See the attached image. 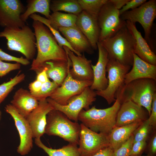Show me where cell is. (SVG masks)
Instances as JSON below:
<instances>
[{"label":"cell","instance_id":"1","mask_svg":"<svg viewBox=\"0 0 156 156\" xmlns=\"http://www.w3.org/2000/svg\"><path fill=\"white\" fill-rule=\"evenodd\" d=\"M36 39L37 53L33 60L30 70L36 73L46 62H66L68 56L63 47L58 44L49 29L41 22L34 20L32 23Z\"/></svg>","mask_w":156,"mask_h":156},{"label":"cell","instance_id":"2","mask_svg":"<svg viewBox=\"0 0 156 156\" xmlns=\"http://www.w3.org/2000/svg\"><path fill=\"white\" fill-rule=\"evenodd\" d=\"M121 103V95L118 91L112 106L98 109L94 106L87 110L83 109L79 114L78 120L93 131L108 135L115 127L117 114Z\"/></svg>","mask_w":156,"mask_h":156},{"label":"cell","instance_id":"3","mask_svg":"<svg viewBox=\"0 0 156 156\" xmlns=\"http://www.w3.org/2000/svg\"><path fill=\"white\" fill-rule=\"evenodd\" d=\"M99 42L107 51L109 60L132 66L135 41L126 26L113 36Z\"/></svg>","mask_w":156,"mask_h":156},{"label":"cell","instance_id":"4","mask_svg":"<svg viewBox=\"0 0 156 156\" xmlns=\"http://www.w3.org/2000/svg\"><path fill=\"white\" fill-rule=\"evenodd\" d=\"M7 40L8 49L24 55L29 60L34 59L36 50L34 32L28 25L21 28L8 27L0 32V38Z\"/></svg>","mask_w":156,"mask_h":156},{"label":"cell","instance_id":"5","mask_svg":"<svg viewBox=\"0 0 156 156\" xmlns=\"http://www.w3.org/2000/svg\"><path fill=\"white\" fill-rule=\"evenodd\" d=\"M80 125L73 122L60 111L53 109L47 116L44 133L59 136L69 143L78 145Z\"/></svg>","mask_w":156,"mask_h":156},{"label":"cell","instance_id":"6","mask_svg":"<svg viewBox=\"0 0 156 156\" xmlns=\"http://www.w3.org/2000/svg\"><path fill=\"white\" fill-rule=\"evenodd\" d=\"M122 102L130 100L144 107L150 116L153 99L156 94V80L148 78L134 80L120 89Z\"/></svg>","mask_w":156,"mask_h":156},{"label":"cell","instance_id":"7","mask_svg":"<svg viewBox=\"0 0 156 156\" xmlns=\"http://www.w3.org/2000/svg\"><path fill=\"white\" fill-rule=\"evenodd\" d=\"M96 91L88 87L80 94L70 98L66 105H60L49 97L47 100L54 109L62 112L70 120L78 122L81 111L83 109H89L90 106L96 100Z\"/></svg>","mask_w":156,"mask_h":156},{"label":"cell","instance_id":"8","mask_svg":"<svg viewBox=\"0 0 156 156\" xmlns=\"http://www.w3.org/2000/svg\"><path fill=\"white\" fill-rule=\"evenodd\" d=\"M97 20L100 30L99 42L113 36L126 24V21L120 18L119 10L109 0L101 8Z\"/></svg>","mask_w":156,"mask_h":156},{"label":"cell","instance_id":"9","mask_svg":"<svg viewBox=\"0 0 156 156\" xmlns=\"http://www.w3.org/2000/svg\"><path fill=\"white\" fill-rule=\"evenodd\" d=\"M131 67L123 65L116 60H109L106 66L107 87L104 90L96 91L97 95L104 98L109 105L114 102L118 92L125 85V75Z\"/></svg>","mask_w":156,"mask_h":156},{"label":"cell","instance_id":"10","mask_svg":"<svg viewBox=\"0 0 156 156\" xmlns=\"http://www.w3.org/2000/svg\"><path fill=\"white\" fill-rule=\"evenodd\" d=\"M156 17V0H150L138 7L128 10L120 16L125 21H129L134 23H139L144 32V38L150 46L154 21Z\"/></svg>","mask_w":156,"mask_h":156},{"label":"cell","instance_id":"11","mask_svg":"<svg viewBox=\"0 0 156 156\" xmlns=\"http://www.w3.org/2000/svg\"><path fill=\"white\" fill-rule=\"evenodd\" d=\"M80 125L78 147L80 156H92L110 146L108 135L93 131L81 123Z\"/></svg>","mask_w":156,"mask_h":156},{"label":"cell","instance_id":"12","mask_svg":"<svg viewBox=\"0 0 156 156\" xmlns=\"http://www.w3.org/2000/svg\"><path fill=\"white\" fill-rule=\"evenodd\" d=\"M68 69L67 75L63 82L49 97L57 103L66 105L72 97L80 94L86 87H90L93 80L79 81L74 79Z\"/></svg>","mask_w":156,"mask_h":156},{"label":"cell","instance_id":"13","mask_svg":"<svg viewBox=\"0 0 156 156\" xmlns=\"http://www.w3.org/2000/svg\"><path fill=\"white\" fill-rule=\"evenodd\" d=\"M5 109L13 118L19 133L20 142L17 151L21 155H27L33 147V135L30 126L26 119L19 114L11 104L7 105Z\"/></svg>","mask_w":156,"mask_h":156},{"label":"cell","instance_id":"14","mask_svg":"<svg viewBox=\"0 0 156 156\" xmlns=\"http://www.w3.org/2000/svg\"><path fill=\"white\" fill-rule=\"evenodd\" d=\"M25 11L19 0H0V25L4 28L23 27L25 23L21 16Z\"/></svg>","mask_w":156,"mask_h":156},{"label":"cell","instance_id":"15","mask_svg":"<svg viewBox=\"0 0 156 156\" xmlns=\"http://www.w3.org/2000/svg\"><path fill=\"white\" fill-rule=\"evenodd\" d=\"M54 109L47 99L39 101L38 106L26 118L31 129L33 138H40L44 133L48 114Z\"/></svg>","mask_w":156,"mask_h":156},{"label":"cell","instance_id":"16","mask_svg":"<svg viewBox=\"0 0 156 156\" xmlns=\"http://www.w3.org/2000/svg\"><path fill=\"white\" fill-rule=\"evenodd\" d=\"M146 113L143 107L130 100L122 101L117 114L115 127L143 122L146 120Z\"/></svg>","mask_w":156,"mask_h":156},{"label":"cell","instance_id":"17","mask_svg":"<svg viewBox=\"0 0 156 156\" xmlns=\"http://www.w3.org/2000/svg\"><path fill=\"white\" fill-rule=\"evenodd\" d=\"M71 62L70 73L75 79L79 81L93 80V75L92 61L88 60L84 53L81 56L75 55L68 47H63Z\"/></svg>","mask_w":156,"mask_h":156},{"label":"cell","instance_id":"18","mask_svg":"<svg viewBox=\"0 0 156 156\" xmlns=\"http://www.w3.org/2000/svg\"><path fill=\"white\" fill-rule=\"evenodd\" d=\"M99 56L95 65L91 64L93 75V82L90 88L95 91L105 89L108 85V79L106 77V66L109 60L107 53L101 45L97 43Z\"/></svg>","mask_w":156,"mask_h":156},{"label":"cell","instance_id":"19","mask_svg":"<svg viewBox=\"0 0 156 156\" xmlns=\"http://www.w3.org/2000/svg\"><path fill=\"white\" fill-rule=\"evenodd\" d=\"M76 25L87 38L93 49H97L100 30L97 17L82 10L77 16Z\"/></svg>","mask_w":156,"mask_h":156},{"label":"cell","instance_id":"20","mask_svg":"<svg viewBox=\"0 0 156 156\" xmlns=\"http://www.w3.org/2000/svg\"><path fill=\"white\" fill-rule=\"evenodd\" d=\"M58 30L77 52L81 54L86 52L90 54L93 53L94 49L89 41L76 25L69 27L59 28Z\"/></svg>","mask_w":156,"mask_h":156},{"label":"cell","instance_id":"21","mask_svg":"<svg viewBox=\"0 0 156 156\" xmlns=\"http://www.w3.org/2000/svg\"><path fill=\"white\" fill-rule=\"evenodd\" d=\"M126 26L135 41L134 53L144 61L156 65V55L137 29L135 24L126 21Z\"/></svg>","mask_w":156,"mask_h":156},{"label":"cell","instance_id":"22","mask_svg":"<svg viewBox=\"0 0 156 156\" xmlns=\"http://www.w3.org/2000/svg\"><path fill=\"white\" fill-rule=\"evenodd\" d=\"M132 66L131 69L125 75V85L142 79L148 78L156 80V65L144 61L135 53Z\"/></svg>","mask_w":156,"mask_h":156},{"label":"cell","instance_id":"23","mask_svg":"<svg viewBox=\"0 0 156 156\" xmlns=\"http://www.w3.org/2000/svg\"><path fill=\"white\" fill-rule=\"evenodd\" d=\"M10 103L19 114L26 118L38 106L39 101L29 91L21 88L15 92Z\"/></svg>","mask_w":156,"mask_h":156},{"label":"cell","instance_id":"24","mask_svg":"<svg viewBox=\"0 0 156 156\" xmlns=\"http://www.w3.org/2000/svg\"><path fill=\"white\" fill-rule=\"evenodd\" d=\"M143 122L115 127L108 135L110 146L115 151L126 142Z\"/></svg>","mask_w":156,"mask_h":156},{"label":"cell","instance_id":"25","mask_svg":"<svg viewBox=\"0 0 156 156\" xmlns=\"http://www.w3.org/2000/svg\"><path fill=\"white\" fill-rule=\"evenodd\" d=\"M44 64L47 67V73L48 78L52 79L59 86L61 85L66 78L68 67L71 66V62L68 57L66 62L50 61Z\"/></svg>","mask_w":156,"mask_h":156},{"label":"cell","instance_id":"26","mask_svg":"<svg viewBox=\"0 0 156 156\" xmlns=\"http://www.w3.org/2000/svg\"><path fill=\"white\" fill-rule=\"evenodd\" d=\"M27 9L21 14V18L23 21L26 22L29 16L36 12L41 13L48 19L50 15V0H29Z\"/></svg>","mask_w":156,"mask_h":156},{"label":"cell","instance_id":"27","mask_svg":"<svg viewBox=\"0 0 156 156\" xmlns=\"http://www.w3.org/2000/svg\"><path fill=\"white\" fill-rule=\"evenodd\" d=\"M35 143L49 156H80L77 145L75 144L69 143L61 148L55 149L46 146L42 142L40 138H35Z\"/></svg>","mask_w":156,"mask_h":156},{"label":"cell","instance_id":"28","mask_svg":"<svg viewBox=\"0 0 156 156\" xmlns=\"http://www.w3.org/2000/svg\"><path fill=\"white\" fill-rule=\"evenodd\" d=\"M77 17L74 14L57 12L51 14L48 19L51 26L58 30L59 28L69 27L76 25Z\"/></svg>","mask_w":156,"mask_h":156},{"label":"cell","instance_id":"29","mask_svg":"<svg viewBox=\"0 0 156 156\" xmlns=\"http://www.w3.org/2000/svg\"><path fill=\"white\" fill-rule=\"evenodd\" d=\"M50 10L53 12L63 11L77 16L82 11L77 0H51Z\"/></svg>","mask_w":156,"mask_h":156},{"label":"cell","instance_id":"30","mask_svg":"<svg viewBox=\"0 0 156 156\" xmlns=\"http://www.w3.org/2000/svg\"><path fill=\"white\" fill-rule=\"evenodd\" d=\"M29 17L33 20L38 21L46 25L49 29L59 45L61 47H62L63 46L66 47L76 55L79 56L82 55L81 54L77 52L72 48L66 40L60 34L58 30L55 29L51 26L47 19L36 13L32 14L29 16Z\"/></svg>","mask_w":156,"mask_h":156},{"label":"cell","instance_id":"31","mask_svg":"<svg viewBox=\"0 0 156 156\" xmlns=\"http://www.w3.org/2000/svg\"><path fill=\"white\" fill-rule=\"evenodd\" d=\"M108 0H77L82 10L97 17L103 5Z\"/></svg>","mask_w":156,"mask_h":156},{"label":"cell","instance_id":"32","mask_svg":"<svg viewBox=\"0 0 156 156\" xmlns=\"http://www.w3.org/2000/svg\"><path fill=\"white\" fill-rule=\"evenodd\" d=\"M25 76L24 73H18L9 81L0 85V105L13 90L14 87L24 80Z\"/></svg>","mask_w":156,"mask_h":156},{"label":"cell","instance_id":"33","mask_svg":"<svg viewBox=\"0 0 156 156\" xmlns=\"http://www.w3.org/2000/svg\"><path fill=\"white\" fill-rule=\"evenodd\" d=\"M59 87L55 83L50 81L42 83L40 91L32 94L38 101L49 97Z\"/></svg>","mask_w":156,"mask_h":156},{"label":"cell","instance_id":"34","mask_svg":"<svg viewBox=\"0 0 156 156\" xmlns=\"http://www.w3.org/2000/svg\"><path fill=\"white\" fill-rule=\"evenodd\" d=\"M152 128L148 119L143 121L133 134V143L137 142L146 141Z\"/></svg>","mask_w":156,"mask_h":156},{"label":"cell","instance_id":"35","mask_svg":"<svg viewBox=\"0 0 156 156\" xmlns=\"http://www.w3.org/2000/svg\"><path fill=\"white\" fill-rule=\"evenodd\" d=\"M132 134L129 139L114 152V156H129L133 144Z\"/></svg>","mask_w":156,"mask_h":156},{"label":"cell","instance_id":"36","mask_svg":"<svg viewBox=\"0 0 156 156\" xmlns=\"http://www.w3.org/2000/svg\"><path fill=\"white\" fill-rule=\"evenodd\" d=\"M0 59L1 60L15 62L17 63L23 65H28L30 63L29 60L26 58H24L22 57H18L11 55L3 51L1 48H0Z\"/></svg>","mask_w":156,"mask_h":156},{"label":"cell","instance_id":"37","mask_svg":"<svg viewBox=\"0 0 156 156\" xmlns=\"http://www.w3.org/2000/svg\"><path fill=\"white\" fill-rule=\"evenodd\" d=\"M21 67L20 64L5 62L0 59V77L6 75L11 71L19 69Z\"/></svg>","mask_w":156,"mask_h":156},{"label":"cell","instance_id":"38","mask_svg":"<svg viewBox=\"0 0 156 156\" xmlns=\"http://www.w3.org/2000/svg\"><path fill=\"white\" fill-rule=\"evenodd\" d=\"M146 0H129L126 4L119 10L120 16L124 12L135 9L146 2Z\"/></svg>","mask_w":156,"mask_h":156},{"label":"cell","instance_id":"39","mask_svg":"<svg viewBox=\"0 0 156 156\" xmlns=\"http://www.w3.org/2000/svg\"><path fill=\"white\" fill-rule=\"evenodd\" d=\"M146 141L135 142L133 143L129 156H140L146 146Z\"/></svg>","mask_w":156,"mask_h":156},{"label":"cell","instance_id":"40","mask_svg":"<svg viewBox=\"0 0 156 156\" xmlns=\"http://www.w3.org/2000/svg\"><path fill=\"white\" fill-rule=\"evenodd\" d=\"M149 117L148 118L152 128H155L156 125V94L154 96L151 109Z\"/></svg>","mask_w":156,"mask_h":156},{"label":"cell","instance_id":"41","mask_svg":"<svg viewBox=\"0 0 156 156\" xmlns=\"http://www.w3.org/2000/svg\"><path fill=\"white\" fill-rule=\"evenodd\" d=\"M47 67L44 64L37 73V75L36 79L42 83L49 81L47 73Z\"/></svg>","mask_w":156,"mask_h":156},{"label":"cell","instance_id":"42","mask_svg":"<svg viewBox=\"0 0 156 156\" xmlns=\"http://www.w3.org/2000/svg\"><path fill=\"white\" fill-rule=\"evenodd\" d=\"M92 156H114V151L109 146L100 150Z\"/></svg>","mask_w":156,"mask_h":156},{"label":"cell","instance_id":"43","mask_svg":"<svg viewBox=\"0 0 156 156\" xmlns=\"http://www.w3.org/2000/svg\"><path fill=\"white\" fill-rule=\"evenodd\" d=\"M42 83L36 79L30 83L29 85V92L31 94H34L38 92L40 89Z\"/></svg>","mask_w":156,"mask_h":156},{"label":"cell","instance_id":"44","mask_svg":"<svg viewBox=\"0 0 156 156\" xmlns=\"http://www.w3.org/2000/svg\"><path fill=\"white\" fill-rule=\"evenodd\" d=\"M149 153L151 156H155L156 154V134L155 133L152 137L149 145Z\"/></svg>","mask_w":156,"mask_h":156},{"label":"cell","instance_id":"45","mask_svg":"<svg viewBox=\"0 0 156 156\" xmlns=\"http://www.w3.org/2000/svg\"><path fill=\"white\" fill-rule=\"evenodd\" d=\"M116 8L120 10L126 4L129 0H109Z\"/></svg>","mask_w":156,"mask_h":156},{"label":"cell","instance_id":"46","mask_svg":"<svg viewBox=\"0 0 156 156\" xmlns=\"http://www.w3.org/2000/svg\"><path fill=\"white\" fill-rule=\"evenodd\" d=\"M1 114H2V113H1V111L0 110V120H1Z\"/></svg>","mask_w":156,"mask_h":156},{"label":"cell","instance_id":"47","mask_svg":"<svg viewBox=\"0 0 156 156\" xmlns=\"http://www.w3.org/2000/svg\"><path fill=\"white\" fill-rule=\"evenodd\" d=\"M150 156V155H144V156Z\"/></svg>","mask_w":156,"mask_h":156}]
</instances>
